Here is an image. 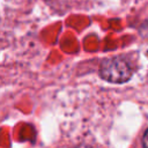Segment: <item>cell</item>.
<instances>
[{
    "label": "cell",
    "instance_id": "6da1fadb",
    "mask_svg": "<svg viewBox=\"0 0 148 148\" xmlns=\"http://www.w3.org/2000/svg\"><path fill=\"white\" fill-rule=\"evenodd\" d=\"M99 75L112 83H124L132 76L131 65L120 57L104 59L99 67Z\"/></svg>",
    "mask_w": 148,
    "mask_h": 148
},
{
    "label": "cell",
    "instance_id": "7a4b0ae2",
    "mask_svg": "<svg viewBox=\"0 0 148 148\" xmlns=\"http://www.w3.org/2000/svg\"><path fill=\"white\" fill-rule=\"evenodd\" d=\"M142 147L143 148H148V130L145 132V134L142 136Z\"/></svg>",
    "mask_w": 148,
    "mask_h": 148
}]
</instances>
